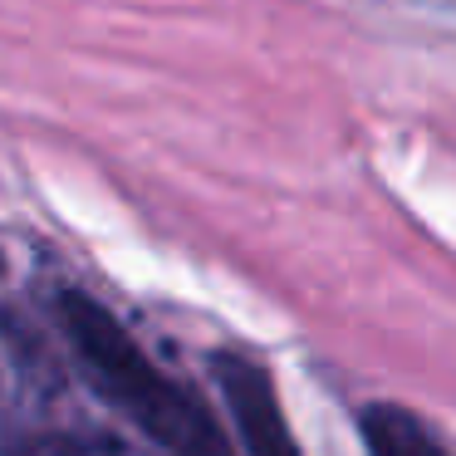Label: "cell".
Listing matches in <instances>:
<instances>
[{
  "label": "cell",
  "mask_w": 456,
  "mask_h": 456,
  "mask_svg": "<svg viewBox=\"0 0 456 456\" xmlns=\"http://www.w3.org/2000/svg\"><path fill=\"white\" fill-rule=\"evenodd\" d=\"M358 432H363L368 456H446V442L436 436V427L397 403L363 407Z\"/></svg>",
  "instance_id": "cell-3"
},
{
  "label": "cell",
  "mask_w": 456,
  "mask_h": 456,
  "mask_svg": "<svg viewBox=\"0 0 456 456\" xmlns=\"http://www.w3.org/2000/svg\"><path fill=\"white\" fill-rule=\"evenodd\" d=\"M211 378L221 387V403H226L246 456H305L285 422V407H280L265 368L240 354H216L211 358Z\"/></svg>",
  "instance_id": "cell-2"
},
{
  "label": "cell",
  "mask_w": 456,
  "mask_h": 456,
  "mask_svg": "<svg viewBox=\"0 0 456 456\" xmlns=\"http://www.w3.org/2000/svg\"><path fill=\"white\" fill-rule=\"evenodd\" d=\"M54 314L89 387L162 456H236L207 397L177 383L162 363H152V354H142V344L123 329L113 309H103L84 289H64L54 299Z\"/></svg>",
  "instance_id": "cell-1"
}]
</instances>
